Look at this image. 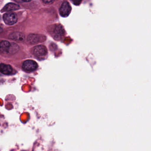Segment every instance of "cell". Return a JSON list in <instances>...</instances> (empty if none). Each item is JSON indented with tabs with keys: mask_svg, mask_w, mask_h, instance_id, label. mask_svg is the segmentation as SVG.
I'll return each instance as SVG.
<instances>
[{
	"mask_svg": "<svg viewBox=\"0 0 151 151\" xmlns=\"http://www.w3.org/2000/svg\"><path fill=\"white\" fill-rule=\"evenodd\" d=\"M72 8L69 2L64 0L62 2L60 8V14L63 17H67L71 13Z\"/></svg>",
	"mask_w": 151,
	"mask_h": 151,
	"instance_id": "obj_2",
	"label": "cell"
},
{
	"mask_svg": "<svg viewBox=\"0 0 151 151\" xmlns=\"http://www.w3.org/2000/svg\"><path fill=\"white\" fill-rule=\"evenodd\" d=\"M11 39L16 40H22L24 39L23 34L21 33H14L10 36Z\"/></svg>",
	"mask_w": 151,
	"mask_h": 151,
	"instance_id": "obj_9",
	"label": "cell"
},
{
	"mask_svg": "<svg viewBox=\"0 0 151 151\" xmlns=\"http://www.w3.org/2000/svg\"><path fill=\"white\" fill-rule=\"evenodd\" d=\"M38 67L37 63L35 61L27 60L22 64V68L27 72H32L37 69Z\"/></svg>",
	"mask_w": 151,
	"mask_h": 151,
	"instance_id": "obj_4",
	"label": "cell"
},
{
	"mask_svg": "<svg viewBox=\"0 0 151 151\" xmlns=\"http://www.w3.org/2000/svg\"><path fill=\"white\" fill-rule=\"evenodd\" d=\"M83 0H70V1L75 6H79L82 3Z\"/></svg>",
	"mask_w": 151,
	"mask_h": 151,
	"instance_id": "obj_10",
	"label": "cell"
},
{
	"mask_svg": "<svg viewBox=\"0 0 151 151\" xmlns=\"http://www.w3.org/2000/svg\"><path fill=\"white\" fill-rule=\"evenodd\" d=\"M19 9L20 6L19 5L14 3H9L2 9V12H10L13 10H18Z\"/></svg>",
	"mask_w": 151,
	"mask_h": 151,
	"instance_id": "obj_8",
	"label": "cell"
},
{
	"mask_svg": "<svg viewBox=\"0 0 151 151\" xmlns=\"http://www.w3.org/2000/svg\"><path fill=\"white\" fill-rule=\"evenodd\" d=\"M13 47L12 45L9 42L7 41H2L0 43V52L3 53H11L13 51Z\"/></svg>",
	"mask_w": 151,
	"mask_h": 151,
	"instance_id": "obj_6",
	"label": "cell"
},
{
	"mask_svg": "<svg viewBox=\"0 0 151 151\" xmlns=\"http://www.w3.org/2000/svg\"><path fill=\"white\" fill-rule=\"evenodd\" d=\"M3 20L7 24L13 25L17 22V15L15 13L8 12L3 16Z\"/></svg>",
	"mask_w": 151,
	"mask_h": 151,
	"instance_id": "obj_3",
	"label": "cell"
},
{
	"mask_svg": "<svg viewBox=\"0 0 151 151\" xmlns=\"http://www.w3.org/2000/svg\"><path fill=\"white\" fill-rule=\"evenodd\" d=\"M13 71V68L10 65L1 63L0 64V72L4 75H8L11 74Z\"/></svg>",
	"mask_w": 151,
	"mask_h": 151,
	"instance_id": "obj_7",
	"label": "cell"
},
{
	"mask_svg": "<svg viewBox=\"0 0 151 151\" xmlns=\"http://www.w3.org/2000/svg\"><path fill=\"white\" fill-rule=\"evenodd\" d=\"M47 49L45 46L40 45L35 47L33 53L35 56L38 57H43L47 54Z\"/></svg>",
	"mask_w": 151,
	"mask_h": 151,
	"instance_id": "obj_5",
	"label": "cell"
},
{
	"mask_svg": "<svg viewBox=\"0 0 151 151\" xmlns=\"http://www.w3.org/2000/svg\"><path fill=\"white\" fill-rule=\"evenodd\" d=\"M24 2H29V1H31V0H22Z\"/></svg>",
	"mask_w": 151,
	"mask_h": 151,
	"instance_id": "obj_12",
	"label": "cell"
},
{
	"mask_svg": "<svg viewBox=\"0 0 151 151\" xmlns=\"http://www.w3.org/2000/svg\"><path fill=\"white\" fill-rule=\"evenodd\" d=\"M45 3H47V4H51L53 2L54 0H43Z\"/></svg>",
	"mask_w": 151,
	"mask_h": 151,
	"instance_id": "obj_11",
	"label": "cell"
},
{
	"mask_svg": "<svg viewBox=\"0 0 151 151\" xmlns=\"http://www.w3.org/2000/svg\"><path fill=\"white\" fill-rule=\"evenodd\" d=\"M65 33V30L61 24H56L54 26L52 31V36L55 39L60 40L64 36Z\"/></svg>",
	"mask_w": 151,
	"mask_h": 151,
	"instance_id": "obj_1",
	"label": "cell"
}]
</instances>
